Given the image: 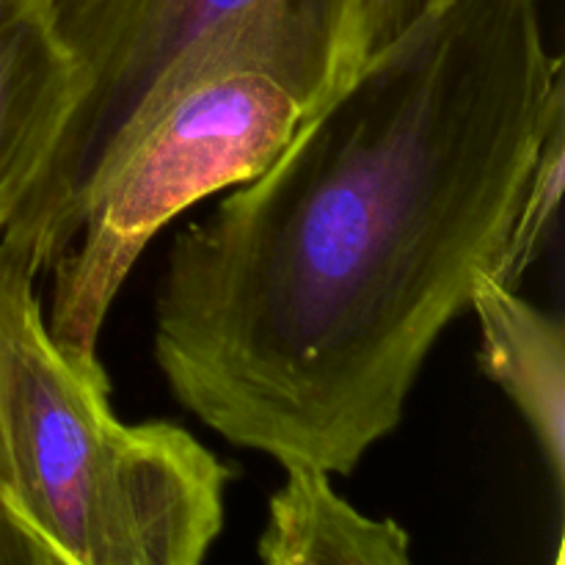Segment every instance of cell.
Wrapping results in <instances>:
<instances>
[{
	"label": "cell",
	"instance_id": "30bf717a",
	"mask_svg": "<svg viewBox=\"0 0 565 565\" xmlns=\"http://www.w3.org/2000/svg\"><path fill=\"white\" fill-rule=\"evenodd\" d=\"M428 0H364L362 55L367 58L417 20Z\"/></svg>",
	"mask_w": 565,
	"mask_h": 565
},
{
	"label": "cell",
	"instance_id": "9c48e42d",
	"mask_svg": "<svg viewBox=\"0 0 565 565\" xmlns=\"http://www.w3.org/2000/svg\"><path fill=\"white\" fill-rule=\"evenodd\" d=\"M0 565H72L22 511L0 461Z\"/></svg>",
	"mask_w": 565,
	"mask_h": 565
},
{
	"label": "cell",
	"instance_id": "ba28073f",
	"mask_svg": "<svg viewBox=\"0 0 565 565\" xmlns=\"http://www.w3.org/2000/svg\"><path fill=\"white\" fill-rule=\"evenodd\" d=\"M565 180V114L557 116L541 141L539 158L530 169L524 182L522 199H519L516 218L508 232L505 248L500 254L494 276L497 281L508 287H516L519 279L530 270V265L544 252L546 241L552 235V226L557 224L563 199Z\"/></svg>",
	"mask_w": 565,
	"mask_h": 565
},
{
	"label": "cell",
	"instance_id": "7a4b0ae2",
	"mask_svg": "<svg viewBox=\"0 0 565 565\" xmlns=\"http://www.w3.org/2000/svg\"><path fill=\"white\" fill-rule=\"evenodd\" d=\"M362 64L342 11L274 0L193 47L132 119L83 199L44 315L72 359L99 334L147 243L204 196L257 177L296 127Z\"/></svg>",
	"mask_w": 565,
	"mask_h": 565
},
{
	"label": "cell",
	"instance_id": "52a82bcc",
	"mask_svg": "<svg viewBox=\"0 0 565 565\" xmlns=\"http://www.w3.org/2000/svg\"><path fill=\"white\" fill-rule=\"evenodd\" d=\"M268 502V524L292 565H414L408 533L395 519H373L337 494L318 469H285Z\"/></svg>",
	"mask_w": 565,
	"mask_h": 565
},
{
	"label": "cell",
	"instance_id": "3957f363",
	"mask_svg": "<svg viewBox=\"0 0 565 565\" xmlns=\"http://www.w3.org/2000/svg\"><path fill=\"white\" fill-rule=\"evenodd\" d=\"M36 276L0 237V461L22 511L72 565H204L232 469L180 425L121 423L103 362L50 334Z\"/></svg>",
	"mask_w": 565,
	"mask_h": 565
},
{
	"label": "cell",
	"instance_id": "5b68a950",
	"mask_svg": "<svg viewBox=\"0 0 565 565\" xmlns=\"http://www.w3.org/2000/svg\"><path fill=\"white\" fill-rule=\"evenodd\" d=\"M86 75L36 0H0V235L47 169Z\"/></svg>",
	"mask_w": 565,
	"mask_h": 565
},
{
	"label": "cell",
	"instance_id": "6da1fadb",
	"mask_svg": "<svg viewBox=\"0 0 565 565\" xmlns=\"http://www.w3.org/2000/svg\"><path fill=\"white\" fill-rule=\"evenodd\" d=\"M565 114L539 0H428L166 254L154 362L226 441L351 475L494 274Z\"/></svg>",
	"mask_w": 565,
	"mask_h": 565
},
{
	"label": "cell",
	"instance_id": "8fae6325",
	"mask_svg": "<svg viewBox=\"0 0 565 565\" xmlns=\"http://www.w3.org/2000/svg\"><path fill=\"white\" fill-rule=\"evenodd\" d=\"M259 557H263V565H292L285 544L274 533H268V530H265L263 541H259Z\"/></svg>",
	"mask_w": 565,
	"mask_h": 565
},
{
	"label": "cell",
	"instance_id": "8992f818",
	"mask_svg": "<svg viewBox=\"0 0 565 565\" xmlns=\"http://www.w3.org/2000/svg\"><path fill=\"white\" fill-rule=\"evenodd\" d=\"M469 309L480 320V367L527 423L557 494L565 489V329L516 287L483 274Z\"/></svg>",
	"mask_w": 565,
	"mask_h": 565
},
{
	"label": "cell",
	"instance_id": "277c9868",
	"mask_svg": "<svg viewBox=\"0 0 565 565\" xmlns=\"http://www.w3.org/2000/svg\"><path fill=\"white\" fill-rule=\"evenodd\" d=\"M50 28L86 75L47 169L0 237L50 268L72 243L83 199L116 143L160 83L193 47L274 0H36ZM351 17L362 31L364 0H303ZM364 61V58H362Z\"/></svg>",
	"mask_w": 565,
	"mask_h": 565
}]
</instances>
